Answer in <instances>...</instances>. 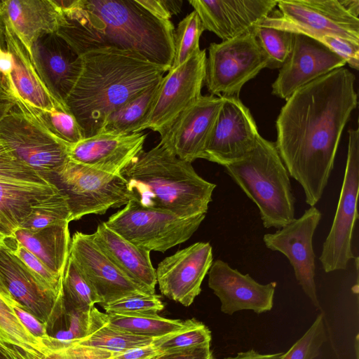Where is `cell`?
Masks as SVG:
<instances>
[{
	"mask_svg": "<svg viewBox=\"0 0 359 359\" xmlns=\"http://www.w3.org/2000/svg\"><path fill=\"white\" fill-rule=\"evenodd\" d=\"M355 75L340 67L296 90L276 121L275 145L310 206L320 200L344 128L358 103Z\"/></svg>",
	"mask_w": 359,
	"mask_h": 359,
	"instance_id": "1",
	"label": "cell"
},
{
	"mask_svg": "<svg viewBox=\"0 0 359 359\" xmlns=\"http://www.w3.org/2000/svg\"><path fill=\"white\" fill-rule=\"evenodd\" d=\"M53 1L61 13L55 33L79 55L93 49L115 48L170 68L174 25L152 15L137 0Z\"/></svg>",
	"mask_w": 359,
	"mask_h": 359,
	"instance_id": "2",
	"label": "cell"
},
{
	"mask_svg": "<svg viewBox=\"0 0 359 359\" xmlns=\"http://www.w3.org/2000/svg\"><path fill=\"white\" fill-rule=\"evenodd\" d=\"M80 75L65 101L84 138L101 131L107 118L130 98L158 83L170 68L115 48L83 53Z\"/></svg>",
	"mask_w": 359,
	"mask_h": 359,
	"instance_id": "3",
	"label": "cell"
},
{
	"mask_svg": "<svg viewBox=\"0 0 359 359\" xmlns=\"http://www.w3.org/2000/svg\"><path fill=\"white\" fill-rule=\"evenodd\" d=\"M121 175L130 200L184 217L206 215L216 187L160 143L142 151Z\"/></svg>",
	"mask_w": 359,
	"mask_h": 359,
	"instance_id": "4",
	"label": "cell"
},
{
	"mask_svg": "<svg viewBox=\"0 0 359 359\" xmlns=\"http://www.w3.org/2000/svg\"><path fill=\"white\" fill-rule=\"evenodd\" d=\"M224 168L257 205L266 229H280L294 219L290 175L275 142L260 135L250 152Z\"/></svg>",
	"mask_w": 359,
	"mask_h": 359,
	"instance_id": "5",
	"label": "cell"
},
{
	"mask_svg": "<svg viewBox=\"0 0 359 359\" xmlns=\"http://www.w3.org/2000/svg\"><path fill=\"white\" fill-rule=\"evenodd\" d=\"M259 26L299 33L316 40L324 36L359 43L358 0H280Z\"/></svg>",
	"mask_w": 359,
	"mask_h": 359,
	"instance_id": "6",
	"label": "cell"
},
{
	"mask_svg": "<svg viewBox=\"0 0 359 359\" xmlns=\"http://www.w3.org/2000/svg\"><path fill=\"white\" fill-rule=\"evenodd\" d=\"M205 217V214L180 217L170 212L144 208L130 200L104 223L141 249L165 252L189 240Z\"/></svg>",
	"mask_w": 359,
	"mask_h": 359,
	"instance_id": "7",
	"label": "cell"
},
{
	"mask_svg": "<svg viewBox=\"0 0 359 359\" xmlns=\"http://www.w3.org/2000/svg\"><path fill=\"white\" fill-rule=\"evenodd\" d=\"M48 179L66 196L69 221L89 214L102 215L130 201L121 175L109 174L69 158Z\"/></svg>",
	"mask_w": 359,
	"mask_h": 359,
	"instance_id": "8",
	"label": "cell"
},
{
	"mask_svg": "<svg viewBox=\"0 0 359 359\" xmlns=\"http://www.w3.org/2000/svg\"><path fill=\"white\" fill-rule=\"evenodd\" d=\"M255 32L211 43L206 57L205 83L210 95L239 97L243 86L268 65Z\"/></svg>",
	"mask_w": 359,
	"mask_h": 359,
	"instance_id": "9",
	"label": "cell"
},
{
	"mask_svg": "<svg viewBox=\"0 0 359 359\" xmlns=\"http://www.w3.org/2000/svg\"><path fill=\"white\" fill-rule=\"evenodd\" d=\"M0 140L15 158L47 178L69 158L70 145L17 105L0 121Z\"/></svg>",
	"mask_w": 359,
	"mask_h": 359,
	"instance_id": "10",
	"label": "cell"
},
{
	"mask_svg": "<svg viewBox=\"0 0 359 359\" xmlns=\"http://www.w3.org/2000/svg\"><path fill=\"white\" fill-rule=\"evenodd\" d=\"M206 57V50H201L180 66L170 68L161 79L151 107L135 133L150 129L162 135L202 95Z\"/></svg>",
	"mask_w": 359,
	"mask_h": 359,
	"instance_id": "11",
	"label": "cell"
},
{
	"mask_svg": "<svg viewBox=\"0 0 359 359\" xmlns=\"http://www.w3.org/2000/svg\"><path fill=\"white\" fill-rule=\"evenodd\" d=\"M348 154L338 205L330 231L323 243L319 259L326 273L347 268L355 259L351 243L358 218L359 130H348Z\"/></svg>",
	"mask_w": 359,
	"mask_h": 359,
	"instance_id": "12",
	"label": "cell"
},
{
	"mask_svg": "<svg viewBox=\"0 0 359 359\" xmlns=\"http://www.w3.org/2000/svg\"><path fill=\"white\" fill-rule=\"evenodd\" d=\"M47 177L15 158H0V233L11 236L33 207L57 193Z\"/></svg>",
	"mask_w": 359,
	"mask_h": 359,
	"instance_id": "13",
	"label": "cell"
},
{
	"mask_svg": "<svg viewBox=\"0 0 359 359\" xmlns=\"http://www.w3.org/2000/svg\"><path fill=\"white\" fill-rule=\"evenodd\" d=\"M0 37L10 57L9 67L3 77L4 86L17 106L28 112L66 107L51 95L37 73L30 50L1 13Z\"/></svg>",
	"mask_w": 359,
	"mask_h": 359,
	"instance_id": "14",
	"label": "cell"
},
{
	"mask_svg": "<svg viewBox=\"0 0 359 359\" xmlns=\"http://www.w3.org/2000/svg\"><path fill=\"white\" fill-rule=\"evenodd\" d=\"M0 294L8 295L50 329L64 308L63 295L52 291L6 248H0Z\"/></svg>",
	"mask_w": 359,
	"mask_h": 359,
	"instance_id": "15",
	"label": "cell"
},
{
	"mask_svg": "<svg viewBox=\"0 0 359 359\" xmlns=\"http://www.w3.org/2000/svg\"><path fill=\"white\" fill-rule=\"evenodd\" d=\"M321 213L311 206L297 219L275 233H266L263 241L267 248L283 254L293 267L299 285L312 304L320 308L315 283V253L313 237L320 223Z\"/></svg>",
	"mask_w": 359,
	"mask_h": 359,
	"instance_id": "16",
	"label": "cell"
},
{
	"mask_svg": "<svg viewBox=\"0 0 359 359\" xmlns=\"http://www.w3.org/2000/svg\"><path fill=\"white\" fill-rule=\"evenodd\" d=\"M223 97L203 159L224 167L250 152L260 135L250 109L239 97Z\"/></svg>",
	"mask_w": 359,
	"mask_h": 359,
	"instance_id": "17",
	"label": "cell"
},
{
	"mask_svg": "<svg viewBox=\"0 0 359 359\" xmlns=\"http://www.w3.org/2000/svg\"><path fill=\"white\" fill-rule=\"evenodd\" d=\"M208 242H197L165 257L156 269L161 294L189 306L201 292L202 282L212 264Z\"/></svg>",
	"mask_w": 359,
	"mask_h": 359,
	"instance_id": "18",
	"label": "cell"
},
{
	"mask_svg": "<svg viewBox=\"0 0 359 359\" xmlns=\"http://www.w3.org/2000/svg\"><path fill=\"white\" fill-rule=\"evenodd\" d=\"M69 257L92 285L100 305L128 295L148 293L109 259L91 234L77 231L73 235Z\"/></svg>",
	"mask_w": 359,
	"mask_h": 359,
	"instance_id": "19",
	"label": "cell"
},
{
	"mask_svg": "<svg viewBox=\"0 0 359 359\" xmlns=\"http://www.w3.org/2000/svg\"><path fill=\"white\" fill-rule=\"evenodd\" d=\"M223 102V97L201 95L161 135L159 143L181 160L191 163L203 158Z\"/></svg>",
	"mask_w": 359,
	"mask_h": 359,
	"instance_id": "20",
	"label": "cell"
},
{
	"mask_svg": "<svg viewBox=\"0 0 359 359\" xmlns=\"http://www.w3.org/2000/svg\"><path fill=\"white\" fill-rule=\"evenodd\" d=\"M346 64L318 41L294 33L292 49L272 83L271 93L287 100L298 89Z\"/></svg>",
	"mask_w": 359,
	"mask_h": 359,
	"instance_id": "21",
	"label": "cell"
},
{
	"mask_svg": "<svg viewBox=\"0 0 359 359\" xmlns=\"http://www.w3.org/2000/svg\"><path fill=\"white\" fill-rule=\"evenodd\" d=\"M208 274V286L219 298L222 313L251 310L260 314L272 309L276 282L259 283L220 259L212 262Z\"/></svg>",
	"mask_w": 359,
	"mask_h": 359,
	"instance_id": "22",
	"label": "cell"
},
{
	"mask_svg": "<svg viewBox=\"0 0 359 359\" xmlns=\"http://www.w3.org/2000/svg\"><path fill=\"white\" fill-rule=\"evenodd\" d=\"M276 0H191L204 30L222 41L255 32L259 24L274 10Z\"/></svg>",
	"mask_w": 359,
	"mask_h": 359,
	"instance_id": "23",
	"label": "cell"
},
{
	"mask_svg": "<svg viewBox=\"0 0 359 359\" xmlns=\"http://www.w3.org/2000/svg\"><path fill=\"white\" fill-rule=\"evenodd\" d=\"M40 79L51 95L65 107L82 69V59L56 33L39 37L30 49Z\"/></svg>",
	"mask_w": 359,
	"mask_h": 359,
	"instance_id": "24",
	"label": "cell"
},
{
	"mask_svg": "<svg viewBox=\"0 0 359 359\" xmlns=\"http://www.w3.org/2000/svg\"><path fill=\"white\" fill-rule=\"evenodd\" d=\"M147 135L98 133L70 145L69 158L77 163L102 172L121 175L143 151Z\"/></svg>",
	"mask_w": 359,
	"mask_h": 359,
	"instance_id": "25",
	"label": "cell"
},
{
	"mask_svg": "<svg viewBox=\"0 0 359 359\" xmlns=\"http://www.w3.org/2000/svg\"><path fill=\"white\" fill-rule=\"evenodd\" d=\"M109 259L130 280L149 294H155L157 284L150 252L141 249L109 228L100 224L91 234Z\"/></svg>",
	"mask_w": 359,
	"mask_h": 359,
	"instance_id": "26",
	"label": "cell"
},
{
	"mask_svg": "<svg viewBox=\"0 0 359 359\" xmlns=\"http://www.w3.org/2000/svg\"><path fill=\"white\" fill-rule=\"evenodd\" d=\"M0 13L8 20L27 48L41 36L55 33L61 13L53 0H7Z\"/></svg>",
	"mask_w": 359,
	"mask_h": 359,
	"instance_id": "27",
	"label": "cell"
},
{
	"mask_svg": "<svg viewBox=\"0 0 359 359\" xmlns=\"http://www.w3.org/2000/svg\"><path fill=\"white\" fill-rule=\"evenodd\" d=\"M68 222L37 231L18 228L11 236L62 279L71 243Z\"/></svg>",
	"mask_w": 359,
	"mask_h": 359,
	"instance_id": "28",
	"label": "cell"
},
{
	"mask_svg": "<svg viewBox=\"0 0 359 359\" xmlns=\"http://www.w3.org/2000/svg\"><path fill=\"white\" fill-rule=\"evenodd\" d=\"M153 340L151 338L135 335L109 326L107 322L106 313L100 311L94 306L90 309L88 334L74 344L116 354L130 348L150 345Z\"/></svg>",
	"mask_w": 359,
	"mask_h": 359,
	"instance_id": "29",
	"label": "cell"
},
{
	"mask_svg": "<svg viewBox=\"0 0 359 359\" xmlns=\"http://www.w3.org/2000/svg\"><path fill=\"white\" fill-rule=\"evenodd\" d=\"M0 335L20 359H43L49 352L20 322L11 306L0 296Z\"/></svg>",
	"mask_w": 359,
	"mask_h": 359,
	"instance_id": "30",
	"label": "cell"
},
{
	"mask_svg": "<svg viewBox=\"0 0 359 359\" xmlns=\"http://www.w3.org/2000/svg\"><path fill=\"white\" fill-rule=\"evenodd\" d=\"M159 82L130 98L114 110L105 120L100 133H135L151 107Z\"/></svg>",
	"mask_w": 359,
	"mask_h": 359,
	"instance_id": "31",
	"label": "cell"
},
{
	"mask_svg": "<svg viewBox=\"0 0 359 359\" xmlns=\"http://www.w3.org/2000/svg\"><path fill=\"white\" fill-rule=\"evenodd\" d=\"M107 324L135 335L156 339L179 330L184 321L161 317L158 313L107 314Z\"/></svg>",
	"mask_w": 359,
	"mask_h": 359,
	"instance_id": "32",
	"label": "cell"
},
{
	"mask_svg": "<svg viewBox=\"0 0 359 359\" xmlns=\"http://www.w3.org/2000/svg\"><path fill=\"white\" fill-rule=\"evenodd\" d=\"M91 308L76 309L64 303L62 313L47 330L48 334L62 342L63 346L81 341L90 330Z\"/></svg>",
	"mask_w": 359,
	"mask_h": 359,
	"instance_id": "33",
	"label": "cell"
},
{
	"mask_svg": "<svg viewBox=\"0 0 359 359\" xmlns=\"http://www.w3.org/2000/svg\"><path fill=\"white\" fill-rule=\"evenodd\" d=\"M69 218L70 210L67 198L59 190L33 207L18 228L34 231L57 224L70 222Z\"/></svg>",
	"mask_w": 359,
	"mask_h": 359,
	"instance_id": "34",
	"label": "cell"
},
{
	"mask_svg": "<svg viewBox=\"0 0 359 359\" xmlns=\"http://www.w3.org/2000/svg\"><path fill=\"white\" fill-rule=\"evenodd\" d=\"M63 302L76 309H89L101 303L90 283L69 257L62 277Z\"/></svg>",
	"mask_w": 359,
	"mask_h": 359,
	"instance_id": "35",
	"label": "cell"
},
{
	"mask_svg": "<svg viewBox=\"0 0 359 359\" xmlns=\"http://www.w3.org/2000/svg\"><path fill=\"white\" fill-rule=\"evenodd\" d=\"M203 31L201 21L194 11L179 22L173 33L174 56L170 67L180 66L201 50L199 41Z\"/></svg>",
	"mask_w": 359,
	"mask_h": 359,
	"instance_id": "36",
	"label": "cell"
},
{
	"mask_svg": "<svg viewBox=\"0 0 359 359\" xmlns=\"http://www.w3.org/2000/svg\"><path fill=\"white\" fill-rule=\"evenodd\" d=\"M211 332L202 322L194 318L184 320L177 331L154 339L152 344L161 352L210 345Z\"/></svg>",
	"mask_w": 359,
	"mask_h": 359,
	"instance_id": "37",
	"label": "cell"
},
{
	"mask_svg": "<svg viewBox=\"0 0 359 359\" xmlns=\"http://www.w3.org/2000/svg\"><path fill=\"white\" fill-rule=\"evenodd\" d=\"M28 113L67 144H74L84 138L76 119L67 107H57L50 111L34 110Z\"/></svg>",
	"mask_w": 359,
	"mask_h": 359,
	"instance_id": "38",
	"label": "cell"
},
{
	"mask_svg": "<svg viewBox=\"0 0 359 359\" xmlns=\"http://www.w3.org/2000/svg\"><path fill=\"white\" fill-rule=\"evenodd\" d=\"M255 34L268 58L266 68L280 69L291 53L294 33L271 27L259 26Z\"/></svg>",
	"mask_w": 359,
	"mask_h": 359,
	"instance_id": "39",
	"label": "cell"
},
{
	"mask_svg": "<svg viewBox=\"0 0 359 359\" xmlns=\"http://www.w3.org/2000/svg\"><path fill=\"white\" fill-rule=\"evenodd\" d=\"M4 248L27 266L52 291L62 296V279L55 276L36 256L12 236L5 237Z\"/></svg>",
	"mask_w": 359,
	"mask_h": 359,
	"instance_id": "40",
	"label": "cell"
},
{
	"mask_svg": "<svg viewBox=\"0 0 359 359\" xmlns=\"http://www.w3.org/2000/svg\"><path fill=\"white\" fill-rule=\"evenodd\" d=\"M107 314L157 313L164 305L156 294L139 293L101 304Z\"/></svg>",
	"mask_w": 359,
	"mask_h": 359,
	"instance_id": "41",
	"label": "cell"
},
{
	"mask_svg": "<svg viewBox=\"0 0 359 359\" xmlns=\"http://www.w3.org/2000/svg\"><path fill=\"white\" fill-rule=\"evenodd\" d=\"M326 339L323 314L320 313L305 334L281 359H315Z\"/></svg>",
	"mask_w": 359,
	"mask_h": 359,
	"instance_id": "42",
	"label": "cell"
},
{
	"mask_svg": "<svg viewBox=\"0 0 359 359\" xmlns=\"http://www.w3.org/2000/svg\"><path fill=\"white\" fill-rule=\"evenodd\" d=\"M0 296L11 306L13 311L28 332L50 352V346L52 344L53 337L48 334L46 325L25 310L11 297L1 294Z\"/></svg>",
	"mask_w": 359,
	"mask_h": 359,
	"instance_id": "43",
	"label": "cell"
},
{
	"mask_svg": "<svg viewBox=\"0 0 359 359\" xmlns=\"http://www.w3.org/2000/svg\"><path fill=\"white\" fill-rule=\"evenodd\" d=\"M330 50L342 57L346 63L356 70L359 67V43L340 37L324 36L318 39Z\"/></svg>",
	"mask_w": 359,
	"mask_h": 359,
	"instance_id": "44",
	"label": "cell"
},
{
	"mask_svg": "<svg viewBox=\"0 0 359 359\" xmlns=\"http://www.w3.org/2000/svg\"><path fill=\"white\" fill-rule=\"evenodd\" d=\"M151 359H214L210 345L161 352Z\"/></svg>",
	"mask_w": 359,
	"mask_h": 359,
	"instance_id": "45",
	"label": "cell"
},
{
	"mask_svg": "<svg viewBox=\"0 0 359 359\" xmlns=\"http://www.w3.org/2000/svg\"><path fill=\"white\" fill-rule=\"evenodd\" d=\"M158 353H159V351L151 344L114 354L111 359H151Z\"/></svg>",
	"mask_w": 359,
	"mask_h": 359,
	"instance_id": "46",
	"label": "cell"
},
{
	"mask_svg": "<svg viewBox=\"0 0 359 359\" xmlns=\"http://www.w3.org/2000/svg\"><path fill=\"white\" fill-rule=\"evenodd\" d=\"M137 3L156 18L164 20H170L164 0H137Z\"/></svg>",
	"mask_w": 359,
	"mask_h": 359,
	"instance_id": "47",
	"label": "cell"
},
{
	"mask_svg": "<svg viewBox=\"0 0 359 359\" xmlns=\"http://www.w3.org/2000/svg\"><path fill=\"white\" fill-rule=\"evenodd\" d=\"M284 353H260L253 349L240 352L236 356L227 357L224 359H281Z\"/></svg>",
	"mask_w": 359,
	"mask_h": 359,
	"instance_id": "48",
	"label": "cell"
},
{
	"mask_svg": "<svg viewBox=\"0 0 359 359\" xmlns=\"http://www.w3.org/2000/svg\"><path fill=\"white\" fill-rule=\"evenodd\" d=\"M17 105L15 98L0 87V121Z\"/></svg>",
	"mask_w": 359,
	"mask_h": 359,
	"instance_id": "49",
	"label": "cell"
},
{
	"mask_svg": "<svg viewBox=\"0 0 359 359\" xmlns=\"http://www.w3.org/2000/svg\"><path fill=\"white\" fill-rule=\"evenodd\" d=\"M0 351L8 355L12 359H20L17 352L10 344L0 335Z\"/></svg>",
	"mask_w": 359,
	"mask_h": 359,
	"instance_id": "50",
	"label": "cell"
},
{
	"mask_svg": "<svg viewBox=\"0 0 359 359\" xmlns=\"http://www.w3.org/2000/svg\"><path fill=\"white\" fill-rule=\"evenodd\" d=\"M0 359H12L11 358H10L8 355H7L6 354H5L4 352H2L1 351H0Z\"/></svg>",
	"mask_w": 359,
	"mask_h": 359,
	"instance_id": "51",
	"label": "cell"
},
{
	"mask_svg": "<svg viewBox=\"0 0 359 359\" xmlns=\"http://www.w3.org/2000/svg\"><path fill=\"white\" fill-rule=\"evenodd\" d=\"M5 236L0 233V248L4 246V240Z\"/></svg>",
	"mask_w": 359,
	"mask_h": 359,
	"instance_id": "52",
	"label": "cell"
},
{
	"mask_svg": "<svg viewBox=\"0 0 359 359\" xmlns=\"http://www.w3.org/2000/svg\"><path fill=\"white\" fill-rule=\"evenodd\" d=\"M0 87H1V88H4V89H5L4 86V83H3V81H2V79H1V76H0ZM5 90H6V89H5Z\"/></svg>",
	"mask_w": 359,
	"mask_h": 359,
	"instance_id": "53",
	"label": "cell"
},
{
	"mask_svg": "<svg viewBox=\"0 0 359 359\" xmlns=\"http://www.w3.org/2000/svg\"><path fill=\"white\" fill-rule=\"evenodd\" d=\"M109 359H111V358H109Z\"/></svg>",
	"mask_w": 359,
	"mask_h": 359,
	"instance_id": "54",
	"label": "cell"
}]
</instances>
